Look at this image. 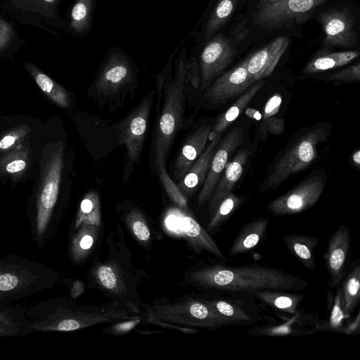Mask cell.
<instances>
[{"instance_id": "2e32d148", "label": "cell", "mask_w": 360, "mask_h": 360, "mask_svg": "<svg viewBox=\"0 0 360 360\" xmlns=\"http://www.w3.org/2000/svg\"><path fill=\"white\" fill-rule=\"evenodd\" d=\"M289 41L287 37H278L243 61L250 76L255 82L272 73L288 47Z\"/></svg>"}, {"instance_id": "9c48e42d", "label": "cell", "mask_w": 360, "mask_h": 360, "mask_svg": "<svg viewBox=\"0 0 360 360\" xmlns=\"http://www.w3.org/2000/svg\"><path fill=\"white\" fill-rule=\"evenodd\" d=\"M204 46L200 56V85L206 89L214 78L219 76L231 63L236 53L232 39L214 34Z\"/></svg>"}, {"instance_id": "e575fe53", "label": "cell", "mask_w": 360, "mask_h": 360, "mask_svg": "<svg viewBox=\"0 0 360 360\" xmlns=\"http://www.w3.org/2000/svg\"><path fill=\"white\" fill-rule=\"evenodd\" d=\"M127 221L134 236L143 243L150 239V230L142 214L136 209H132L127 216Z\"/></svg>"}, {"instance_id": "cb8c5ba5", "label": "cell", "mask_w": 360, "mask_h": 360, "mask_svg": "<svg viewBox=\"0 0 360 360\" xmlns=\"http://www.w3.org/2000/svg\"><path fill=\"white\" fill-rule=\"evenodd\" d=\"M264 82L258 81L243 92L233 105L222 115H221L216 123L212 127L208 139H214L219 135H221L223 131L240 115V114L246 108L249 103L258 93L263 86Z\"/></svg>"}, {"instance_id": "603a6c76", "label": "cell", "mask_w": 360, "mask_h": 360, "mask_svg": "<svg viewBox=\"0 0 360 360\" xmlns=\"http://www.w3.org/2000/svg\"><path fill=\"white\" fill-rule=\"evenodd\" d=\"M252 295L273 309L289 315H293L298 311L305 297L298 292L281 290H262L255 291Z\"/></svg>"}, {"instance_id": "9a60e30c", "label": "cell", "mask_w": 360, "mask_h": 360, "mask_svg": "<svg viewBox=\"0 0 360 360\" xmlns=\"http://www.w3.org/2000/svg\"><path fill=\"white\" fill-rule=\"evenodd\" d=\"M205 299L224 317L229 326H251L259 321L258 309L252 302L237 297L234 293Z\"/></svg>"}, {"instance_id": "ac0fdd59", "label": "cell", "mask_w": 360, "mask_h": 360, "mask_svg": "<svg viewBox=\"0 0 360 360\" xmlns=\"http://www.w3.org/2000/svg\"><path fill=\"white\" fill-rule=\"evenodd\" d=\"M319 323L318 316L314 314L297 312L292 315V318L287 320L283 323L278 325H266L252 328L249 333L254 335H299L309 334L314 331L307 327L311 326L317 330Z\"/></svg>"}, {"instance_id": "bcb514c9", "label": "cell", "mask_w": 360, "mask_h": 360, "mask_svg": "<svg viewBox=\"0 0 360 360\" xmlns=\"http://www.w3.org/2000/svg\"><path fill=\"white\" fill-rule=\"evenodd\" d=\"M352 162L356 167H359L360 165V151L359 150H356L352 155Z\"/></svg>"}, {"instance_id": "4dcf8cb0", "label": "cell", "mask_w": 360, "mask_h": 360, "mask_svg": "<svg viewBox=\"0 0 360 360\" xmlns=\"http://www.w3.org/2000/svg\"><path fill=\"white\" fill-rule=\"evenodd\" d=\"M239 0H219L204 27V39L207 41L227 22Z\"/></svg>"}, {"instance_id": "7a4b0ae2", "label": "cell", "mask_w": 360, "mask_h": 360, "mask_svg": "<svg viewBox=\"0 0 360 360\" xmlns=\"http://www.w3.org/2000/svg\"><path fill=\"white\" fill-rule=\"evenodd\" d=\"M187 281L194 287L226 293H247L262 290L300 292L307 289V280L276 268L214 264L188 272Z\"/></svg>"}, {"instance_id": "7dc6e473", "label": "cell", "mask_w": 360, "mask_h": 360, "mask_svg": "<svg viewBox=\"0 0 360 360\" xmlns=\"http://www.w3.org/2000/svg\"><path fill=\"white\" fill-rule=\"evenodd\" d=\"M276 0H262L259 4H264V3H269V2H273Z\"/></svg>"}, {"instance_id": "f6af8a7d", "label": "cell", "mask_w": 360, "mask_h": 360, "mask_svg": "<svg viewBox=\"0 0 360 360\" xmlns=\"http://www.w3.org/2000/svg\"><path fill=\"white\" fill-rule=\"evenodd\" d=\"M245 114L248 117H250L254 120H256L257 121L261 120L262 114L260 112H259V111H257L256 109H253V108H245Z\"/></svg>"}, {"instance_id": "83f0119b", "label": "cell", "mask_w": 360, "mask_h": 360, "mask_svg": "<svg viewBox=\"0 0 360 360\" xmlns=\"http://www.w3.org/2000/svg\"><path fill=\"white\" fill-rule=\"evenodd\" d=\"M359 56L355 51L328 53L314 57L303 68L304 74H314L343 66Z\"/></svg>"}, {"instance_id": "1f68e13d", "label": "cell", "mask_w": 360, "mask_h": 360, "mask_svg": "<svg viewBox=\"0 0 360 360\" xmlns=\"http://www.w3.org/2000/svg\"><path fill=\"white\" fill-rule=\"evenodd\" d=\"M94 276L99 285L108 292L120 293L125 290V281L121 270H117L111 262L96 266Z\"/></svg>"}, {"instance_id": "60d3db41", "label": "cell", "mask_w": 360, "mask_h": 360, "mask_svg": "<svg viewBox=\"0 0 360 360\" xmlns=\"http://www.w3.org/2000/svg\"><path fill=\"white\" fill-rule=\"evenodd\" d=\"M18 284L16 276L7 274L0 276V290H9Z\"/></svg>"}, {"instance_id": "d590c367", "label": "cell", "mask_w": 360, "mask_h": 360, "mask_svg": "<svg viewBox=\"0 0 360 360\" xmlns=\"http://www.w3.org/2000/svg\"><path fill=\"white\" fill-rule=\"evenodd\" d=\"M156 174H158L169 198L181 208L187 210L188 207L185 196L178 188L177 184L171 179L165 167L159 168L156 171Z\"/></svg>"}, {"instance_id": "ab89813d", "label": "cell", "mask_w": 360, "mask_h": 360, "mask_svg": "<svg viewBox=\"0 0 360 360\" xmlns=\"http://www.w3.org/2000/svg\"><path fill=\"white\" fill-rule=\"evenodd\" d=\"M360 330V313L357 311L355 318L344 325L340 333L346 335L358 334Z\"/></svg>"}, {"instance_id": "5bb4252c", "label": "cell", "mask_w": 360, "mask_h": 360, "mask_svg": "<svg viewBox=\"0 0 360 360\" xmlns=\"http://www.w3.org/2000/svg\"><path fill=\"white\" fill-rule=\"evenodd\" d=\"M256 82L242 62L219 77L205 89V96L213 104L223 103L241 95Z\"/></svg>"}, {"instance_id": "f1b7e54d", "label": "cell", "mask_w": 360, "mask_h": 360, "mask_svg": "<svg viewBox=\"0 0 360 360\" xmlns=\"http://www.w3.org/2000/svg\"><path fill=\"white\" fill-rule=\"evenodd\" d=\"M13 20L1 10L0 11V57L12 55L24 46Z\"/></svg>"}, {"instance_id": "ba28073f", "label": "cell", "mask_w": 360, "mask_h": 360, "mask_svg": "<svg viewBox=\"0 0 360 360\" xmlns=\"http://www.w3.org/2000/svg\"><path fill=\"white\" fill-rule=\"evenodd\" d=\"M136 73L129 57L120 49H115L106 57L95 79L96 93L104 98L115 96L129 84Z\"/></svg>"}, {"instance_id": "484cf974", "label": "cell", "mask_w": 360, "mask_h": 360, "mask_svg": "<svg viewBox=\"0 0 360 360\" xmlns=\"http://www.w3.org/2000/svg\"><path fill=\"white\" fill-rule=\"evenodd\" d=\"M96 0H75L67 19L68 32L79 37L90 30Z\"/></svg>"}, {"instance_id": "7bdbcfd3", "label": "cell", "mask_w": 360, "mask_h": 360, "mask_svg": "<svg viewBox=\"0 0 360 360\" xmlns=\"http://www.w3.org/2000/svg\"><path fill=\"white\" fill-rule=\"evenodd\" d=\"M94 242V240L91 235H84L80 240L79 245L83 250H89L92 247Z\"/></svg>"}, {"instance_id": "6da1fadb", "label": "cell", "mask_w": 360, "mask_h": 360, "mask_svg": "<svg viewBox=\"0 0 360 360\" xmlns=\"http://www.w3.org/2000/svg\"><path fill=\"white\" fill-rule=\"evenodd\" d=\"M174 53L157 77V119L150 150V166L155 174L159 168L165 167L174 139L181 127L186 106V86L191 80L185 48L174 61L172 75Z\"/></svg>"}, {"instance_id": "4fadbf2b", "label": "cell", "mask_w": 360, "mask_h": 360, "mask_svg": "<svg viewBox=\"0 0 360 360\" xmlns=\"http://www.w3.org/2000/svg\"><path fill=\"white\" fill-rule=\"evenodd\" d=\"M243 129L237 127L219 142L212 157L206 178L199 193L198 202L204 204L211 197L214 188L235 150L243 143Z\"/></svg>"}, {"instance_id": "3957f363", "label": "cell", "mask_w": 360, "mask_h": 360, "mask_svg": "<svg viewBox=\"0 0 360 360\" xmlns=\"http://www.w3.org/2000/svg\"><path fill=\"white\" fill-rule=\"evenodd\" d=\"M147 320L162 325L217 330L229 326L205 297H188L176 302L156 304L148 309Z\"/></svg>"}, {"instance_id": "b9f144b4", "label": "cell", "mask_w": 360, "mask_h": 360, "mask_svg": "<svg viewBox=\"0 0 360 360\" xmlns=\"http://www.w3.org/2000/svg\"><path fill=\"white\" fill-rule=\"evenodd\" d=\"M26 167V163L22 160H16L9 162L6 169L9 173H15L22 171Z\"/></svg>"}, {"instance_id": "ffe728a7", "label": "cell", "mask_w": 360, "mask_h": 360, "mask_svg": "<svg viewBox=\"0 0 360 360\" xmlns=\"http://www.w3.org/2000/svg\"><path fill=\"white\" fill-rule=\"evenodd\" d=\"M248 156L249 153L247 150H240L231 161H229L227 163L210 198L209 211L210 214L213 213L222 199L232 192L243 172Z\"/></svg>"}, {"instance_id": "8fae6325", "label": "cell", "mask_w": 360, "mask_h": 360, "mask_svg": "<svg viewBox=\"0 0 360 360\" xmlns=\"http://www.w3.org/2000/svg\"><path fill=\"white\" fill-rule=\"evenodd\" d=\"M318 20L324 32L325 47L348 48L356 44L355 20L348 7L323 11L318 15Z\"/></svg>"}, {"instance_id": "5b68a950", "label": "cell", "mask_w": 360, "mask_h": 360, "mask_svg": "<svg viewBox=\"0 0 360 360\" xmlns=\"http://www.w3.org/2000/svg\"><path fill=\"white\" fill-rule=\"evenodd\" d=\"M60 0H0V9L13 21L29 25L57 36L68 32L67 19L59 11Z\"/></svg>"}, {"instance_id": "4316f807", "label": "cell", "mask_w": 360, "mask_h": 360, "mask_svg": "<svg viewBox=\"0 0 360 360\" xmlns=\"http://www.w3.org/2000/svg\"><path fill=\"white\" fill-rule=\"evenodd\" d=\"M342 298L343 309L347 318L354 312L360 300V266L356 259L342 283Z\"/></svg>"}, {"instance_id": "30bf717a", "label": "cell", "mask_w": 360, "mask_h": 360, "mask_svg": "<svg viewBox=\"0 0 360 360\" xmlns=\"http://www.w3.org/2000/svg\"><path fill=\"white\" fill-rule=\"evenodd\" d=\"M324 186V181L321 176H311L294 189L272 200L266 209L278 216L301 212L316 203Z\"/></svg>"}, {"instance_id": "d6986e66", "label": "cell", "mask_w": 360, "mask_h": 360, "mask_svg": "<svg viewBox=\"0 0 360 360\" xmlns=\"http://www.w3.org/2000/svg\"><path fill=\"white\" fill-rule=\"evenodd\" d=\"M221 137V135H219L210 141L207 147L179 180L177 186L184 196L191 195L203 184Z\"/></svg>"}, {"instance_id": "f35d334b", "label": "cell", "mask_w": 360, "mask_h": 360, "mask_svg": "<svg viewBox=\"0 0 360 360\" xmlns=\"http://www.w3.org/2000/svg\"><path fill=\"white\" fill-rule=\"evenodd\" d=\"M281 102L282 96L280 94L273 95L264 106L261 120L274 116L278 112Z\"/></svg>"}, {"instance_id": "44dd1931", "label": "cell", "mask_w": 360, "mask_h": 360, "mask_svg": "<svg viewBox=\"0 0 360 360\" xmlns=\"http://www.w3.org/2000/svg\"><path fill=\"white\" fill-rule=\"evenodd\" d=\"M181 227L187 240L195 252L207 251L223 262L227 261L216 242L191 215L187 213L184 214Z\"/></svg>"}, {"instance_id": "8d00e7d4", "label": "cell", "mask_w": 360, "mask_h": 360, "mask_svg": "<svg viewBox=\"0 0 360 360\" xmlns=\"http://www.w3.org/2000/svg\"><path fill=\"white\" fill-rule=\"evenodd\" d=\"M260 134L263 142L271 134L278 135L284 131V120L275 117H270L260 120Z\"/></svg>"}, {"instance_id": "8992f818", "label": "cell", "mask_w": 360, "mask_h": 360, "mask_svg": "<svg viewBox=\"0 0 360 360\" xmlns=\"http://www.w3.org/2000/svg\"><path fill=\"white\" fill-rule=\"evenodd\" d=\"M153 96V91L147 94L118 124V143L124 145L127 151L124 173L129 167L139 162L149 124Z\"/></svg>"}, {"instance_id": "52a82bcc", "label": "cell", "mask_w": 360, "mask_h": 360, "mask_svg": "<svg viewBox=\"0 0 360 360\" xmlns=\"http://www.w3.org/2000/svg\"><path fill=\"white\" fill-rule=\"evenodd\" d=\"M328 0H276L259 4L252 15L255 25L264 29H278L300 22L316 7Z\"/></svg>"}, {"instance_id": "74e56055", "label": "cell", "mask_w": 360, "mask_h": 360, "mask_svg": "<svg viewBox=\"0 0 360 360\" xmlns=\"http://www.w3.org/2000/svg\"><path fill=\"white\" fill-rule=\"evenodd\" d=\"M327 80L331 82H359L360 63H357L329 75Z\"/></svg>"}, {"instance_id": "7402d4cb", "label": "cell", "mask_w": 360, "mask_h": 360, "mask_svg": "<svg viewBox=\"0 0 360 360\" xmlns=\"http://www.w3.org/2000/svg\"><path fill=\"white\" fill-rule=\"evenodd\" d=\"M269 224L268 218H257L245 224L230 246L231 256L244 254L255 248L264 239Z\"/></svg>"}, {"instance_id": "e0dca14e", "label": "cell", "mask_w": 360, "mask_h": 360, "mask_svg": "<svg viewBox=\"0 0 360 360\" xmlns=\"http://www.w3.org/2000/svg\"><path fill=\"white\" fill-rule=\"evenodd\" d=\"M212 127L203 125L193 132L185 141L173 165V176L179 181L203 152Z\"/></svg>"}, {"instance_id": "836d02e7", "label": "cell", "mask_w": 360, "mask_h": 360, "mask_svg": "<svg viewBox=\"0 0 360 360\" xmlns=\"http://www.w3.org/2000/svg\"><path fill=\"white\" fill-rule=\"evenodd\" d=\"M330 314L328 321L320 322L318 330H329L330 332L340 333L344 326L346 316L342 304V290L339 288L336 294L330 301Z\"/></svg>"}, {"instance_id": "d4e9b609", "label": "cell", "mask_w": 360, "mask_h": 360, "mask_svg": "<svg viewBox=\"0 0 360 360\" xmlns=\"http://www.w3.org/2000/svg\"><path fill=\"white\" fill-rule=\"evenodd\" d=\"M283 241L289 251L308 270L315 268L314 249L319 244V238L306 234H288L283 237Z\"/></svg>"}, {"instance_id": "d6a6232c", "label": "cell", "mask_w": 360, "mask_h": 360, "mask_svg": "<svg viewBox=\"0 0 360 360\" xmlns=\"http://www.w3.org/2000/svg\"><path fill=\"white\" fill-rule=\"evenodd\" d=\"M244 199L232 192L219 203L207 225V231L214 233L243 203Z\"/></svg>"}, {"instance_id": "7c38bea8", "label": "cell", "mask_w": 360, "mask_h": 360, "mask_svg": "<svg viewBox=\"0 0 360 360\" xmlns=\"http://www.w3.org/2000/svg\"><path fill=\"white\" fill-rule=\"evenodd\" d=\"M351 257V235L346 224L340 226L330 236L323 255L329 275L330 288L338 287L345 276Z\"/></svg>"}, {"instance_id": "ee69618b", "label": "cell", "mask_w": 360, "mask_h": 360, "mask_svg": "<svg viewBox=\"0 0 360 360\" xmlns=\"http://www.w3.org/2000/svg\"><path fill=\"white\" fill-rule=\"evenodd\" d=\"M15 139L12 136H6L0 141V148L7 149L10 148L14 143Z\"/></svg>"}, {"instance_id": "277c9868", "label": "cell", "mask_w": 360, "mask_h": 360, "mask_svg": "<svg viewBox=\"0 0 360 360\" xmlns=\"http://www.w3.org/2000/svg\"><path fill=\"white\" fill-rule=\"evenodd\" d=\"M330 133L324 127L314 128L300 137L278 159L262 191L275 190L285 180L309 167L317 156V146Z\"/></svg>"}, {"instance_id": "f546056e", "label": "cell", "mask_w": 360, "mask_h": 360, "mask_svg": "<svg viewBox=\"0 0 360 360\" xmlns=\"http://www.w3.org/2000/svg\"><path fill=\"white\" fill-rule=\"evenodd\" d=\"M26 69L34 78L39 88L55 102L63 107L69 105V97L63 88L54 82L49 76L40 71L32 63L25 64Z\"/></svg>"}]
</instances>
